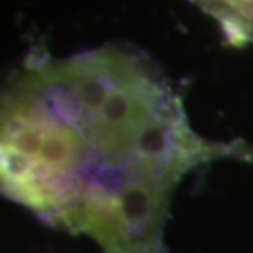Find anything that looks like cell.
I'll list each match as a JSON object with an SVG mask.
<instances>
[{
	"mask_svg": "<svg viewBox=\"0 0 253 253\" xmlns=\"http://www.w3.org/2000/svg\"><path fill=\"white\" fill-rule=\"evenodd\" d=\"M239 155L196 135L161 71L122 46L32 56L0 89V194L107 253H161L181 176Z\"/></svg>",
	"mask_w": 253,
	"mask_h": 253,
	"instance_id": "cell-1",
	"label": "cell"
},
{
	"mask_svg": "<svg viewBox=\"0 0 253 253\" xmlns=\"http://www.w3.org/2000/svg\"><path fill=\"white\" fill-rule=\"evenodd\" d=\"M214 18L227 42L235 46L253 44V0H191Z\"/></svg>",
	"mask_w": 253,
	"mask_h": 253,
	"instance_id": "cell-2",
	"label": "cell"
}]
</instances>
